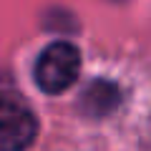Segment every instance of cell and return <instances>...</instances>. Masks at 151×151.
Returning <instances> with one entry per match:
<instances>
[{
    "label": "cell",
    "mask_w": 151,
    "mask_h": 151,
    "mask_svg": "<svg viewBox=\"0 0 151 151\" xmlns=\"http://www.w3.org/2000/svg\"><path fill=\"white\" fill-rule=\"evenodd\" d=\"M81 73V53L73 43L68 40H58L43 48V53L38 55L33 76H35L38 88L48 96H58V93L68 91L76 83Z\"/></svg>",
    "instance_id": "1"
},
{
    "label": "cell",
    "mask_w": 151,
    "mask_h": 151,
    "mask_svg": "<svg viewBox=\"0 0 151 151\" xmlns=\"http://www.w3.org/2000/svg\"><path fill=\"white\" fill-rule=\"evenodd\" d=\"M38 136V119L18 93H0V151H28Z\"/></svg>",
    "instance_id": "2"
}]
</instances>
